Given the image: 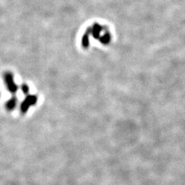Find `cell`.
<instances>
[{
    "instance_id": "cell-1",
    "label": "cell",
    "mask_w": 185,
    "mask_h": 185,
    "mask_svg": "<svg viewBox=\"0 0 185 185\" xmlns=\"http://www.w3.org/2000/svg\"><path fill=\"white\" fill-rule=\"evenodd\" d=\"M37 101V97L35 95H28L23 102L21 103L20 107V111L22 114H25L29 108L32 105H34Z\"/></svg>"
},
{
    "instance_id": "cell-2",
    "label": "cell",
    "mask_w": 185,
    "mask_h": 185,
    "mask_svg": "<svg viewBox=\"0 0 185 185\" xmlns=\"http://www.w3.org/2000/svg\"><path fill=\"white\" fill-rule=\"evenodd\" d=\"M4 79L8 90H9L11 93L15 94L18 90V86L15 83L13 74L9 72L6 73L4 75Z\"/></svg>"
},
{
    "instance_id": "cell-3",
    "label": "cell",
    "mask_w": 185,
    "mask_h": 185,
    "mask_svg": "<svg viewBox=\"0 0 185 185\" xmlns=\"http://www.w3.org/2000/svg\"><path fill=\"white\" fill-rule=\"evenodd\" d=\"M91 34V28H88L83 34L82 37V45L84 48H87L89 46V36Z\"/></svg>"
},
{
    "instance_id": "cell-4",
    "label": "cell",
    "mask_w": 185,
    "mask_h": 185,
    "mask_svg": "<svg viewBox=\"0 0 185 185\" xmlns=\"http://www.w3.org/2000/svg\"><path fill=\"white\" fill-rule=\"evenodd\" d=\"M101 31H102V28L97 23L94 24L93 28H91V34H92L93 37L96 39H99L100 38V33Z\"/></svg>"
},
{
    "instance_id": "cell-5",
    "label": "cell",
    "mask_w": 185,
    "mask_h": 185,
    "mask_svg": "<svg viewBox=\"0 0 185 185\" xmlns=\"http://www.w3.org/2000/svg\"><path fill=\"white\" fill-rule=\"evenodd\" d=\"M17 103V98H16L15 97H12V98L7 102L6 108L9 110V111H12V110L15 108Z\"/></svg>"
},
{
    "instance_id": "cell-6",
    "label": "cell",
    "mask_w": 185,
    "mask_h": 185,
    "mask_svg": "<svg viewBox=\"0 0 185 185\" xmlns=\"http://www.w3.org/2000/svg\"><path fill=\"white\" fill-rule=\"evenodd\" d=\"M111 34H110L108 32H106V33H105L103 35L100 36V38H99V40H100V42L101 43L106 45L110 41H111Z\"/></svg>"
},
{
    "instance_id": "cell-7",
    "label": "cell",
    "mask_w": 185,
    "mask_h": 185,
    "mask_svg": "<svg viewBox=\"0 0 185 185\" xmlns=\"http://www.w3.org/2000/svg\"><path fill=\"white\" fill-rule=\"evenodd\" d=\"M22 90H23V93H25V94H27L28 91H29V88H28V86L26 84H23V86H22Z\"/></svg>"
}]
</instances>
